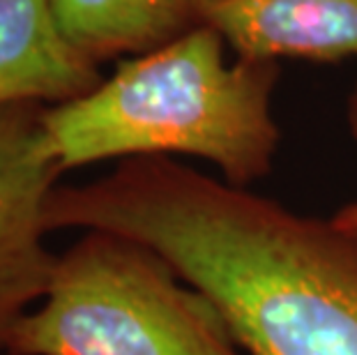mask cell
<instances>
[{"mask_svg": "<svg viewBox=\"0 0 357 355\" xmlns=\"http://www.w3.org/2000/svg\"><path fill=\"white\" fill-rule=\"evenodd\" d=\"M346 125H348V134H351L353 141L357 143V83L353 86L351 93H348V100H346ZM332 219L341 229L357 231V201L341 206L337 213L332 215Z\"/></svg>", "mask_w": 357, "mask_h": 355, "instance_id": "cell-8", "label": "cell"}, {"mask_svg": "<svg viewBox=\"0 0 357 355\" xmlns=\"http://www.w3.org/2000/svg\"><path fill=\"white\" fill-rule=\"evenodd\" d=\"M102 79V67L63 35L51 0H0V109L58 107Z\"/></svg>", "mask_w": 357, "mask_h": 355, "instance_id": "cell-6", "label": "cell"}, {"mask_svg": "<svg viewBox=\"0 0 357 355\" xmlns=\"http://www.w3.org/2000/svg\"><path fill=\"white\" fill-rule=\"evenodd\" d=\"M226 49L217 30L199 26L120 60L93 93L47 107L44 130L60 169L187 155L215 164L235 187L270 176L281 141L272 113L281 67L229 63Z\"/></svg>", "mask_w": 357, "mask_h": 355, "instance_id": "cell-2", "label": "cell"}, {"mask_svg": "<svg viewBox=\"0 0 357 355\" xmlns=\"http://www.w3.org/2000/svg\"><path fill=\"white\" fill-rule=\"evenodd\" d=\"M51 7L63 35L100 67L203 26L199 0H51Z\"/></svg>", "mask_w": 357, "mask_h": 355, "instance_id": "cell-7", "label": "cell"}, {"mask_svg": "<svg viewBox=\"0 0 357 355\" xmlns=\"http://www.w3.org/2000/svg\"><path fill=\"white\" fill-rule=\"evenodd\" d=\"M7 355H247L222 309L139 240L83 231Z\"/></svg>", "mask_w": 357, "mask_h": 355, "instance_id": "cell-3", "label": "cell"}, {"mask_svg": "<svg viewBox=\"0 0 357 355\" xmlns=\"http://www.w3.org/2000/svg\"><path fill=\"white\" fill-rule=\"evenodd\" d=\"M49 231L159 252L222 309L247 355H357V231L298 215L173 157H132L47 203Z\"/></svg>", "mask_w": 357, "mask_h": 355, "instance_id": "cell-1", "label": "cell"}, {"mask_svg": "<svg viewBox=\"0 0 357 355\" xmlns=\"http://www.w3.org/2000/svg\"><path fill=\"white\" fill-rule=\"evenodd\" d=\"M44 109H0V355L47 296L58 261L47 247V203L65 171L51 153Z\"/></svg>", "mask_w": 357, "mask_h": 355, "instance_id": "cell-4", "label": "cell"}, {"mask_svg": "<svg viewBox=\"0 0 357 355\" xmlns=\"http://www.w3.org/2000/svg\"><path fill=\"white\" fill-rule=\"evenodd\" d=\"M235 58L339 65L357 58V0H199Z\"/></svg>", "mask_w": 357, "mask_h": 355, "instance_id": "cell-5", "label": "cell"}]
</instances>
